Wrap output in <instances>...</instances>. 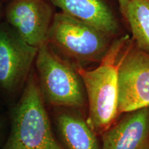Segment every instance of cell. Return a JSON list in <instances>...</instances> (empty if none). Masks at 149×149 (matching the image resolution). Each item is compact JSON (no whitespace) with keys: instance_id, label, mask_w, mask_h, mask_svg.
Masks as SVG:
<instances>
[{"instance_id":"6da1fadb","label":"cell","mask_w":149,"mask_h":149,"mask_svg":"<svg viewBox=\"0 0 149 149\" xmlns=\"http://www.w3.org/2000/svg\"><path fill=\"white\" fill-rule=\"evenodd\" d=\"M6 111L9 130L0 149H64L54 133L34 68L21 97Z\"/></svg>"},{"instance_id":"7a4b0ae2","label":"cell","mask_w":149,"mask_h":149,"mask_svg":"<svg viewBox=\"0 0 149 149\" xmlns=\"http://www.w3.org/2000/svg\"><path fill=\"white\" fill-rule=\"evenodd\" d=\"M130 39L126 34L114 39L95 69L86 70L81 64L75 66L88 102L86 121L97 135H101L119 116L118 68L121 55Z\"/></svg>"},{"instance_id":"3957f363","label":"cell","mask_w":149,"mask_h":149,"mask_svg":"<svg viewBox=\"0 0 149 149\" xmlns=\"http://www.w3.org/2000/svg\"><path fill=\"white\" fill-rule=\"evenodd\" d=\"M34 69L46 107L81 109L86 105L84 87L75 67L47 42L37 49Z\"/></svg>"},{"instance_id":"277c9868","label":"cell","mask_w":149,"mask_h":149,"mask_svg":"<svg viewBox=\"0 0 149 149\" xmlns=\"http://www.w3.org/2000/svg\"><path fill=\"white\" fill-rule=\"evenodd\" d=\"M115 39L101 30L62 12L54 15L46 42L65 59L100 63Z\"/></svg>"},{"instance_id":"5b68a950","label":"cell","mask_w":149,"mask_h":149,"mask_svg":"<svg viewBox=\"0 0 149 149\" xmlns=\"http://www.w3.org/2000/svg\"><path fill=\"white\" fill-rule=\"evenodd\" d=\"M37 49L27 44L6 22L0 21V102L5 109L21 97L34 68Z\"/></svg>"},{"instance_id":"8992f818","label":"cell","mask_w":149,"mask_h":149,"mask_svg":"<svg viewBox=\"0 0 149 149\" xmlns=\"http://www.w3.org/2000/svg\"><path fill=\"white\" fill-rule=\"evenodd\" d=\"M149 107V54L130 39L118 68V114Z\"/></svg>"},{"instance_id":"52a82bcc","label":"cell","mask_w":149,"mask_h":149,"mask_svg":"<svg viewBox=\"0 0 149 149\" xmlns=\"http://www.w3.org/2000/svg\"><path fill=\"white\" fill-rule=\"evenodd\" d=\"M54 6L48 0H11L4 3L3 19L29 45L46 42Z\"/></svg>"},{"instance_id":"ba28073f","label":"cell","mask_w":149,"mask_h":149,"mask_svg":"<svg viewBox=\"0 0 149 149\" xmlns=\"http://www.w3.org/2000/svg\"><path fill=\"white\" fill-rule=\"evenodd\" d=\"M61 12L101 30L113 37L122 35L118 0H48Z\"/></svg>"},{"instance_id":"9c48e42d","label":"cell","mask_w":149,"mask_h":149,"mask_svg":"<svg viewBox=\"0 0 149 149\" xmlns=\"http://www.w3.org/2000/svg\"><path fill=\"white\" fill-rule=\"evenodd\" d=\"M126 113L102 134V149H149V107Z\"/></svg>"},{"instance_id":"30bf717a","label":"cell","mask_w":149,"mask_h":149,"mask_svg":"<svg viewBox=\"0 0 149 149\" xmlns=\"http://www.w3.org/2000/svg\"><path fill=\"white\" fill-rule=\"evenodd\" d=\"M53 121L64 149H102L86 120L72 109L53 108Z\"/></svg>"},{"instance_id":"8fae6325","label":"cell","mask_w":149,"mask_h":149,"mask_svg":"<svg viewBox=\"0 0 149 149\" xmlns=\"http://www.w3.org/2000/svg\"><path fill=\"white\" fill-rule=\"evenodd\" d=\"M123 18L136 46L149 54V0H129Z\"/></svg>"},{"instance_id":"7c38bea8","label":"cell","mask_w":149,"mask_h":149,"mask_svg":"<svg viewBox=\"0 0 149 149\" xmlns=\"http://www.w3.org/2000/svg\"><path fill=\"white\" fill-rule=\"evenodd\" d=\"M9 130V117L6 109L0 113V148L5 142Z\"/></svg>"},{"instance_id":"4fadbf2b","label":"cell","mask_w":149,"mask_h":149,"mask_svg":"<svg viewBox=\"0 0 149 149\" xmlns=\"http://www.w3.org/2000/svg\"><path fill=\"white\" fill-rule=\"evenodd\" d=\"M128 1H129V0H118V2H119V4H120V10H121V12H122V17L124 15V12H125L126 6H127Z\"/></svg>"},{"instance_id":"5bb4252c","label":"cell","mask_w":149,"mask_h":149,"mask_svg":"<svg viewBox=\"0 0 149 149\" xmlns=\"http://www.w3.org/2000/svg\"><path fill=\"white\" fill-rule=\"evenodd\" d=\"M4 2L0 0V21L3 19V8H4Z\"/></svg>"},{"instance_id":"9a60e30c","label":"cell","mask_w":149,"mask_h":149,"mask_svg":"<svg viewBox=\"0 0 149 149\" xmlns=\"http://www.w3.org/2000/svg\"><path fill=\"white\" fill-rule=\"evenodd\" d=\"M4 110H5L4 107H3V104H1V102H0V113H1V112H2L3 111H4Z\"/></svg>"},{"instance_id":"2e32d148","label":"cell","mask_w":149,"mask_h":149,"mask_svg":"<svg viewBox=\"0 0 149 149\" xmlns=\"http://www.w3.org/2000/svg\"><path fill=\"white\" fill-rule=\"evenodd\" d=\"M1 1H2L3 2L6 3V2H8V1H11V0H1Z\"/></svg>"}]
</instances>
